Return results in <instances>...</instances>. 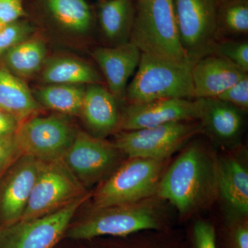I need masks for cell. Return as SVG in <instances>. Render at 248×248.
Returning <instances> with one entry per match:
<instances>
[{"label":"cell","mask_w":248,"mask_h":248,"mask_svg":"<svg viewBox=\"0 0 248 248\" xmlns=\"http://www.w3.org/2000/svg\"><path fill=\"white\" fill-rule=\"evenodd\" d=\"M118 104L107 88L101 84L89 85L80 115L94 136L102 138L117 131L121 113Z\"/></svg>","instance_id":"ac0fdd59"},{"label":"cell","mask_w":248,"mask_h":248,"mask_svg":"<svg viewBox=\"0 0 248 248\" xmlns=\"http://www.w3.org/2000/svg\"><path fill=\"white\" fill-rule=\"evenodd\" d=\"M76 134L62 116L36 115L20 122L14 138L21 154L51 161L63 158Z\"/></svg>","instance_id":"9c48e42d"},{"label":"cell","mask_w":248,"mask_h":248,"mask_svg":"<svg viewBox=\"0 0 248 248\" xmlns=\"http://www.w3.org/2000/svg\"><path fill=\"white\" fill-rule=\"evenodd\" d=\"M170 162V159L128 158L104 179L91 196L92 210L154 197Z\"/></svg>","instance_id":"277c9868"},{"label":"cell","mask_w":248,"mask_h":248,"mask_svg":"<svg viewBox=\"0 0 248 248\" xmlns=\"http://www.w3.org/2000/svg\"><path fill=\"white\" fill-rule=\"evenodd\" d=\"M196 138L170 161L156 193L174 207L183 220L206 210L218 199V155Z\"/></svg>","instance_id":"6da1fadb"},{"label":"cell","mask_w":248,"mask_h":248,"mask_svg":"<svg viewBox=\"0 0 248 248\" xmlns=\"http://www.w3.org/2000/svg\"><path fill=\"white\" fill-rule=\"evenodd\" d=\"M46 46L39 39H28L18 44L1 58L6 69L19 78H29L37 73L45 63Z\"/></svg>","instance_id":"7402d4cb"},{"label":"cell","mask_w":248,"mask_h":248,"mask_svg":"<svg viewBox=\"0 0 248 248\" xmlns=\"http://www.w3.org/2000/svg\"><path fill=\"white\" fill-rule=\"evenodd\" d=\"M41 165L42 161L22 155L3 174L0 183L1 228L14 224L22 218Z\"/></svg>","instance_id":"4fadbf2b"},{"label":"cell","mask_w":248,"mask_h":248,"mask_svg":"<svg viewBox=\"0 0 248 248\" xmlns=\"http://www.w3.org/2000/svg\"><path fill=\"white\" fill-rule=\"evenodd\" d=\"M33 31V27L25 21L0 26V58L9 49L28 40Z\"/></svg>","instance_id":"f546056e"},{"label":"cell","mask_w":248,"mask_h":248,"mask_svg":"<svg viewBox=\"0 0 248 248\" xmlns=\"http://www.w3.org/2000/svg\"><path fill=\"white\" fill-rule=\"evenodd\" d=\"M21 155L14 135L0 138V178Z\"/></svg>","instance_id":"1f68e13d"},{"label":"cell","mask_w":248,"mask_h":248,"mask_svg":"<svg viewBox=\"0 0 248 248\" xmlns=\"http://www.w3.org/2000/svg\"><path fill=\"white\" fill-rule=\"evenodd\" d=\"M88 194L86 187L63 159L42 161L27 208L19 221L54 213Z\"/></svg>","instance_id":"52a82bcc"},{"label":"cell","mask_w":248,"mask_h":248,"mask_svg":"<svg viewBox=\"0 0 248 248\" xmlns=\"http://www.w3.org/2000/svg\"><path fill=\"white\" fill-rule=\"evenodd\" d=\"M179 40L194 63L210 55L217 42L222 0H172Z\"/></svg>","instance_id":"ba28073f"},{"label":"cell","mask_w":248,"mask_h":248,"mask_svg":"<svg viewBox=\"0 0 248 248\" xmlns=\"http://www.w3.org/2000/svg\"><path fill=\"white\" fill-rule=\"evenodd\" d=\"M42 108L21 78L0 66V109L22 122Z\"/></svg>","instance_id":"d6986e66"},{"label":"cell","mask_w":248,"mask_h":248,"mask_svg":"<svg viewBox=\"0 0 248 248\" xmlns=\"http://www.w3.org/2000/svg\"><path fill=\"white\" fill-rule=\"evenodd\" d=\"M167 203L155 195L135 203L94 209L66 231V236L74 240H91L102 236L125 237L143 231H167L172 228Z\"/></svg>","instance_id":"7a4b0ae2"},{"label":"cell","mask_w":248,"mask_h":248,"mask_svg":"<svg viewBox=\"0 0 248 248\" xmlns=\"http://www.w3.org/2000/svg\"><path fill=\"white\" fill-rule=\"evenodd\" d=\"M184 248H217L215 223L203 218L194 220L184 238Z\"/></svg>","instance_id":"83f0119b"},{"label":"cell","mask_w":248,"mask_h":248,"mask_svg":"<svg viewBox=\"0 0 248 248\" xmlns=\"http://www.w3.org/2000/svg\"><path fill=\"white\" fill-rule=\"evenodd\" d=\"M245 112L217 98L202 99L203 133L222 147H236L244 129Z\"/></svg>","instance_id":"e0dca14e"},{"label":"cell","mask_w":248,"mask_h":248,"mask_svg":"<svg viewBox=\"0 0 248 248\" xmlns=\"http://www.w3.org/2000/svg\"><path fill=\"white\" fill-rule=\"evenodd\" d=\"M122 155L113 143L84 132H77L62 159L86 187L105 179L115 170L122 163Z\"/></svg>","instance_id":"8fae6325"},{"label":"cell","mask_w":248,"mask_h":248,"mask_svg":"<svg viewBox=\"0 0 248 248\" xmlns=\"http://www.w3.org/2000/svg\"><path fill=\"white\" fill-rule=\"evenodd\" d=\"M248 32V0L222 1L218 15L217 41L245 36Z\"/></svg>","instance_id":"d4e9b609"},{"label":"cell","mask_w":248,"mask_h":248,"mask_svg":"<svg viewBox=\"0 0 248 248\" xmlns=\"http://www.w3.org/2000/svg\"><path fill=\"white\" fill-rule=\"evenodd\" d=\"M86 87L81 85L49 84L36 91L41 107L61 115H78L81 112Z\"/></svg>","instance_id":"603a6c76"},{"label":"cell","mask_w":248,"mask_h":248,"mask_svg":"<svg viewBox=\"0 0 248 248\" xmlns=\"http://www.w3.org/2000/svg\"><path fill=\"white\" fill-rule=\"evenodd\" d=\"M93 58L100 68L107 89L118 102L125 99L128 80L138 68L141 53L131 42L99 47L93 52Z\"/></svg>","instance_id":"9a60e30c"},{"label":"cell","mask_w":248,"mask_h":248,"mask_svg":"<svg viewBox=\"0 0 248 248\" xmlns=\"http://www.w3.org/2000/svg\"><path fill=\"white\" fill-rule=\"evenodd\" d=\"M25 15L22 0H0V26L20 20Z\"/></svg>","instance_id":"d6a6232c"},{"label":"cell","mask_w":248,"mask_h":248,"mask_svg":"<svg viewBox=\"0 0 248 248\" xmlns=\"http://www.w3.org/2000/svg\"><path fill=\"white\" fill-rule=\"evenodd\" d=\"M248 76V73L218 55H206L195 62L192 80L195 99L217 98Z\"/></svg>","instance_id":"2e32d148"},{"label":"cell","mask_w":248,"mask_h":248,"mask_svg":"<svg viewBox=\"0 0 248 248\" xmlns=\"http://www.w3.org/2000/svg\"><path fill=\"white\" fill-rule=\"evenodd\" d=\"M46 84H100V75L86 62L71 58H58L46 65L42 74Z\"/></svg>","instance_id":"44dd1931"},{"label":"cell","mask_w":248,"mask_h":248,"mask_svg":"<svg viewBox=\"0 0 248 248\" xmlns=\"http://www.w3.org/2000/svg\"><path fill=\"white\" fill-rule=\"evenodd\" d=\"M202 133L200 121L173 122L153 128L119 132L113 143L128 158L170 159Z\"/></svg>","instance_id":"8992f818"},{"label":"cell","mask_w":248,"mask_h":248,"mask_svg":"<svg viewBox=\"0 0 248 248\" xmlns=\"http://www.w3.org/2000/svg\"><path fill=\"white\" fill-rule=\"evenodd\" d=\"M135 14L132 0H106L102 2L99 19L106 38L115 46L130 42Z\"/></svg>","instance_id":"ffe728a7"},{"label":"cell","mask_w":248,"mask_h":248,"mask_svg":"<svg viewBox=\"0 0 248 248\" xmlns=\"http://www.w3.org/2000/svg\"><path fill=\"white\" fill-rule=\"evenodd\" d=\"M130 42L148 56L192 62L179 40L172 0L138 1Z\"/></svg>","instance_id":"3957f363"},{"label":"cell","mask_w":248,"mask_h":248,"mask_svg":"<svg viewBox=\"0 0 248 248\" xmlns=\"http://www.w3.org/2000/svg\"><path fill=\"white\" fill-rule=\"evenodd\" d=\"M215 228L217 248H248V215H226Z\"/></svg>","instance_id":"484cf974"},{"label":"cell","mask_w":248,"mask_h":248,"mask_svg":"<svg viewBox=\"0 0 248 248\" xmlns=\"http://www.w3.org/2000/svg\"><path fill=\"white\" fill-rule=\"evenodd\" d=\"M138 1H147V0H138Z\"/></svg>","instance_id":"e575fe53"},{"label":"cell","mask_w":248,"mask_h":248,"mask_svg":"<svg viewBox=\"0 0 248 248\" xmlns=\"http://www.w3.org/2000/svg\"><path fill=\"white\" fill-rule=\"evenodd\" d=\"M202 99L168 98L128 104L120 113L117 131L153 128L173 122L199 121Z\"/></svg>","instance_id":"7c38bea8"},{"label":"cell","mask_w":248,"mask_h":248,"mask_svg":"<svg viewBox=\"0 0 248 248\" xmlns=\"http://www.w3.org/2000/svg\"><path fill=\"white\" fill-rule=\"evenodd\" d=\"M210 54L226 58L242 71L248 72V42L246 39L217 40Z\"/></svg>","instance_id":"f1b7e54d"},{"label":"cell","mask_w":248,"mask_h":248,"mask_svg":"<svg viewBox=\"0 0 248 248\" xmlns=\"http://www.w3.org/2000/svg\"><path fill=\"white\" fill-rule=\"evenodd\" d=\"M217 99L223 101L239 110L247 112L248 110V76L244 77L236 84L227 89Z\"/></svg>","instance_id":"4dcf8cb0"},{"label":"cell","mask_w":248,"mask_h":248,"mask_svg":"<svg viewBox=\"0 0 248 248\" xmlns=\"http://www.w3.org/2000/svg\"><path fill=\"white\" fill-rule=\"evenodd\" d=\"M124 248H184V239L172 231L140 232L125 236Z\"/></svg>","instance_id":"4316f807"},{"label":"cell","mask_w":248,"mask_h":248,"mask_svg":"<svg viewBox=\"0 0 248 248\" xmlns=\"http://www.w3.org/2000/svg\"><path fill=\"white\" fill-rule=\"evenodd\" d=\"M19 124L16 117L0 109V138L14 135Z\"/></svg>","instance_id":"836d02e7"},{"label":"cell","mask_w":248,"mask_h":248,"mask_svg":"<svg viewBox=\"0 0 248 248\" xmlns=\"http://www.w3.org/2000/svg\"><path fill=\"white\" fill-rule=\"evenodd\" d=\"M192 62H174L141 53L137 72L127 86L128 104L168 98L195 99Z\"/></svg>","instance_id":"5b68a950"},{"label":"cell","mask_w":248,"mask_h":248,"mask_svg":"<svg viewBox=\"0 0 248 248\" xmlns=\"http://www.w3.org/2000/svg\"><path fill=\"white\" fill-rule=\"evenodd\" d=\"M218 194L226 215H248L247 153L240 147L218 156Z\"/></svg>","instance_id":"5bb4252c"},{"label":"cell","mask_w":248,"mask_h":248,"mask_svg":"<svg viewBox=\"0 0 248 248\" xmlns=\"http://www.w3.org/2000/svg\"><path fill=\"white\" fill-rule=\"evenodd\" d=\"M91 197L89 193L54 213L0 228V248H53Z\"/></svg>","instance_id":"30bf717a"},{"label":"cell","mask_w":248,"mask_h":248,"mask_svg":"<svg viewBox=\"0 0 248 248\" xmlns=\"http://www.w3.org/2000/svg\"><path fill=\"white\" fill-rule=\"evenodd\" d=\"M54 19L66 31L84 34L92 24V14L86 0H46Z\"/></svg>","instance_id":"cb8c5ba5"}]
</instances>
